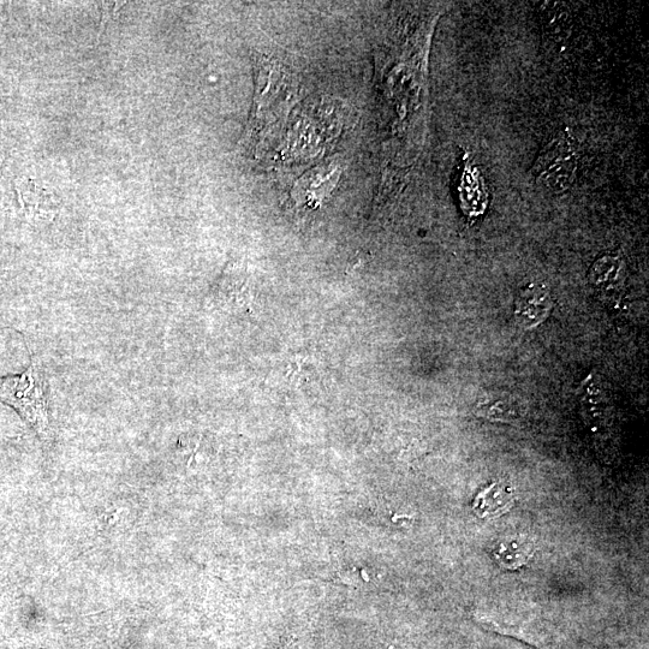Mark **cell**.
<instances>
[{
	"label": "cell",
	"instance_id": "1",
	"mask_svg": "<svg viewBox=\"0 0 649 649\" xmlns=\"http://www.w3.org/2000/svg\"><path fill=\"white\" fill-rule=\"evenodd\" d=\"M0 400L15 409L39 437L50 438L45 373L35 357L26 372L0 379Z\"/></svg>",
	"mask_w": 649,
	"mask_h": 649
},
{
	"label": "cell",
	"instance_id": "2",
	"mask_svg": "<svg viewBox=\"0 0 649 649\" xmlns=\"http://www.w3.org/2000/svg\"><path fill=\"white\" fill-rule=\"evenodd\" d=\"M579 159L568 135H559L540 153L533 174L541 187L561 194L573 186Z\"/></svg>",
	"mask_w": 649,
	"mask_h": 649
},
{
	"label": "cell",
	"instance_id": "3",
	"mask_svg": "<svg viewBox=\"0 0 649 649\" xmlns=\"http://www.w3.org/2000/svg\"><path fill=\"white\" fill-rule=\"evenodd\" d=\"M341 174L342 166L337 162L320 165L308 171L296 183L293 192L296 204L309 208L319 207L326 198H329Z\"/></svg>",
	"mask_w": 649,
	"mask_h": 649
},
{
	"label": "cell",
	"instance_id": "4",
	"mask_svg": "<svg viewBox=\"0 0 649 649\" xmlns=\"http://www.w3.org/2000/svg\"><path fill=\"white\" fill-rule=\"evenodd\" d=\"M553 306L552 297L543 285L532 284L517 295L515 318L526 330L538 327L549 317Z\"/></svg>",
	"mask_w": 649,
	"mask_h": 649
},
{
	"label": "cell",
	"instance_id": "5",
	"mask_svg": "<svg viewBox=\"0 0 649 649\" xmlns=\"http://www.w3.org/2000/svg\"><path fill=\"white\" fill-rule=\"evenodd\" d=\"M476 414L491 421L514 422L522 418L521 403L505 392H487L476 404Z\"/></svg>",
	"mask_w": 649,
	"mask_h": 649
},
{
	"label": "cell",
	"instance_id": "6",
	"mask_svg": "<svg viewBox=\"0 0 649 649\" xmlns=\"http://www.w3.org/2000/svg\"><path fill=\"white\" fill-rule=\"evenodd\" d=\"M514 500V491L509 486L494 482L476 496L473 509L482 518H496L508 512Z\"/></svg>",
	"mask_w": 649,
	"mask_h": 649
},
{
	"label": "cell",
	"instance_id": "7",
	"mask_svg": "<svg viewBox=\"0 0 649 649\" xmlns=\"http://www.w3.org/2000/svg\"><path fill=\"white\" fill-rule=\"evenodd\" d=\"M494 561L500 567L508 570L522 568L531 561L533 545L531 541L521 537H508L499 540L492 551Z\"/></svg>",
	"mask_w": 649,
	"mask_h": 649
},
{
	"label": "cell",
	"instance_id": "8",
	"mask_svg": "<svg viewBox=\"0 0 649 649\" xmlns=\"http://www.w3.org/2000/svg\"><path fill=\"white\" fill-rule=\"evenodd\" d=\"M587 381V380H586ZM582 413L585 416L587 425L594 431L607 426L610 419L609 403L599 384L588 380L585 389L582 390Z\"/></svg>",
	"mask_w": 649,
	"mask_h": 649
},
{
	"label": "cell",
	"instance_id": "9",
	"mask_svg": "<svg viewBox=\"0 0 649 649\" xmlns=\"http://www.w3.org/2000/svg\"><path fill=\"white\" fill-rule=\"evenodd\" d=\"M623 275V261L615 255L601 256L589 271V279L594 287L605 291L617 289L623 282Z\"/></svg>",
	"mask_w": 649,
	"mask_h": 649
},
{
	"label": "cell",
	"instance_id": "10",
	"mask_svg": "<svg viewBox=\"0 0 649 649\" xmlns=\"http://www.w3.org/2000/svg\"><path fill=\"white\" fill-rule=\"evenodd\" d=\"M474 178H475V176L473 175V177H472V187H470V186H469V183H468V188H475V187H479V186H480V182L474 180ZM470 193H474V189H468V192H464L463 194H461V196H462L461 199L463 200V204H464V202H466L467 199L469 198Z\"/></svg>",
	"mask_w": 649,
	"mask_h": 649
}]
</instances>
